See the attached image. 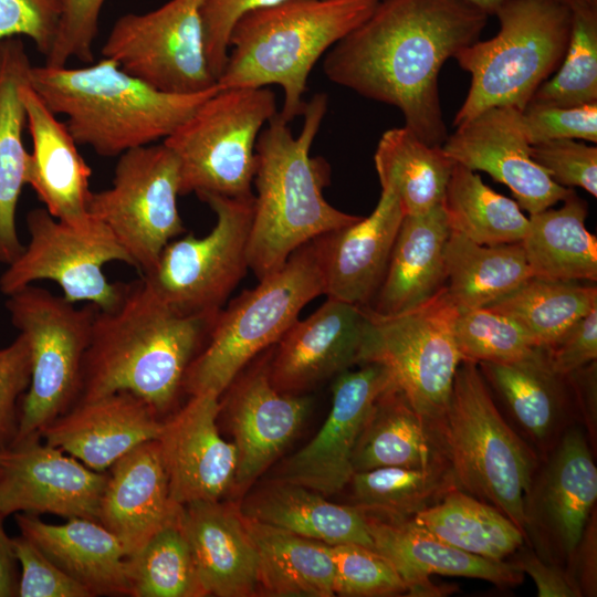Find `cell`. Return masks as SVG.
Here are the masks:
<instances>
[{
	"label": "cell",
	"instance_id": "29",
	"mask_svg": "<svg viewBox=\"0 0 597 597\" xmlns=\"http://www.w3.org/2000/svg\"><path fill=\"white\" fill-rule=\"evenodd\" d=\"M14 517L21 534L92 596H129L128 557L118 538L98 521L71 517L50 524L31 513Z\"/></svg>",
	"mask_w": 597,
	"mask_h": 597
},
{
	"label": "cell",
	"instance_id": "30",
	"mask_svg": "<svg viewBox=\"0 0 597 597\" xmlns=\"http://www.w3.org/2000/svg\"><path fill=\"white\" fill-rule=\"evenodd\" d=\"M450 228L442 205L405 214L384 280L368 308L391 316L419 307L446 286L444 245Z\"/></svg>",
	"mask_w": 597,
	"mask_h": 597
},
{
	"label": "cell",
	"instance_id": "43",
	"mask_svg": "<svg viewBox=\"0 0 597 597\" xmlns=\"http://www.w3.org/2000/svg\"><path fill=\"white\" fill-rule=\"evenodd\" d=\"M128 577L133 597L205 596L179 514L128 557Z\"/></svg>",
	"mask_w": 597,
	"mask_h": 597
},
{
	"label": "cell",
	"instance_id": "33",
	"mask_svg": "<svg viewBox=\"0 0 597 597\" xmlns=\"http://www.w3.org/2000/svg\"><path fill=\"white\" fill-rule=\"evenodd\" d=\"M354 472L383 467L427 469L448 465L431 422L394 385L376 401L355 444Z\"/></svg>",
	"mask_w": 597,
	"mask_h": 597
},
{
	"label": "cell",
	"instance_id": "1",
	"mask_svg": "<svg viewBox=\"0 0 597 597\" xmlns=\"http://www.w3.org/2000/svg\"><path fill=\"white\" fill-rule=\"evenodd\" d=\"M489 15L465 0H381L325 54L333 83L397 107L425 143L448 137L438 76L443 63L479 40Z\"/></svg>",
	"mask_w": 597,
	"mask_h": 597
},
{
	"label": "cell",
	"instance_id": "42",
	"mask_svg": "<svg viewBox=\"0 0 597 597\" xmlns=\"http://www.w3.org/2000/svg\"><path fill=\"white\" fill-rule=\"evenodd\" d=\"M348 484L355 506L366 515L383 520L411 519L455 488L448 465L357 471Z\"/></svg>",
	"mask_w": 597,
	"mask_h": 597
},
{
	"label": "cell",
	"instance_id": "34",
	"mask_svg": "<svg viewBox=\"0 0 597 597\" xmlns=\"http://www.w3.org/2000/svg\"><path fill=\"white\" fill-rule=\"evenodd\" d=\"M519 426L538 446L551 442L565 415L566 377L556 374L544 347L506 363H478Z\"/></svg>",
	"mask_w": 597,
	"mask_h": 597
},
{
	"label": "cell",
	"instance_id": "2",
	"mask_svg": "<svg viewBox=\"0 0 597 597\" xmlns=\"http://www.w3.org/2000/svg\"><path fill=\"white\" fill-rule=\"evenodd\" d=\"M216 316L178 313L144 276L126 283L116 306L98 308L94 317L76 401L127 391L161 418L184 391L186 371Z\"/></svg>",
	"mask_w": 597,
	"mask_h": 597
},
{
	"label": "cell",
	"instance_id": "21",
	"mask_svg": "<svg viewBox=\"0 0 597 597\" xmlns=\"http://www.w3.org/2000/svg\"><path fill=\"white\" fill-rule=\"evenodd\" d=\"M222 407L234 437L238 462L233 489L245 491L294 438L312 401L273 387L268 362L238 383L233 380Z\"/></svg>",
	"mask_w": 597,
	"mask_h": 597
},
{
	"label": "cell",
	"instance_id": "11",
	"mask_svg": "<svg viewBox=\"0 0 597 597\" xmlns=\"http://www.w3.org/2000/svg\"><path fill=\"white\" fill-rule=\"evenodd\" d=\"M198 198L216 214L205 237L188 234L170 241L144 279L171 308L189 316H216L247 274L254 195L231 198L203 193Z\"/></svg>",
	"mask_w": 597,
	"mask_h": 597
},
{
	"label": "cell",
	"instance_id": "35",
	"mask_svg": "<svg viewBox=\"0 0 597 597\" xmlns=\"http://www.w3.org/2000/svg\"><path fill=\"white\" fill-rule=\"evenodd\" d=\"M258 554L259 586L274 597L334 596L332 545L244 517Z\"/></svg>",
	"mask_w": 597,
	"mask_h": 597
},
{
	"label": "cell",
	"instance_id": "37",
	"mask_svg": "<svg viewBox=\"0 0 597 597\" xmlns=\"http://www.w3.org/2000/svg\"><path fill=\"white\" fill-rule=\"evenodd\" d=\"M374 163L381 190L392 192L408 216L442 203L454 166L442 146L425 143L407 126L381 135Z\"/></svg>",
	"mask_w": 597,
	"mask_h": 597
},
{
	"label": "cell",
	"instance_id": "59",
	"mask_svg": "<svg viewBox=\"0 0 597 597\" xmlns=\"http://www.w3.org/2000/svg\"><path fill=\"white\" fill-rule=\"evenodd\" d=\"M573 13H597V0H556Z\"/></svg>",
	"mask_w": 597,
	"mask_h": 597
},
{
	"label": "cell",
	"instance_id": "49",
	"mask_svg": "<svg viewBox=\"0 0 597 597\" xmlns=\"http://www.w3.org/2000/svg\"><path fill=\"white\" fill-rule=\"evenodd\" d=\"M531 157L565 188L579 187L597 197V147L575 139H554L531 145Z\"/></svg>",
	"mask_w": 597,
	"mask_h": 597
},
{
	"label": "cell",
	"instance_id": "20",
	"mask_svg": "<svg viewBox=\"0 0 597 597\" xmlns=\"http://www.w3.org/2000/svg\"><path fill=\"white\" fill-rule=\"evenodd\" d=\"M369 325L368 307L327 297L276 342L268 362L273 387L296 395L360 364Z\"/></svg>",
	"mask_w": 597,
	"mask_h": 597
},
{
	"label": "cell",
	"instance_id": "17",
	"mask_svg": "<svg viewBox=\"0 0 597 597\" xmlns=\"http://www.w3.org/2000/svg\"><path fill=\"white\" fill-rule=\"evenodd\" d=\"M394 385L389 370L377 363L337 375L331 410L322 428L283 462L274 479L325 496L344 489L354 473L352 455L360 431L378 398Z\"/></svg>",
	"mask_w": 597,
	"mask_h": 597
},
{
	"label": "cell",
	"instance_id": "57",
	"mask_svg": "<svg viewBox=\"0 0 597 597\" xmlns=\"http://www.w3.org/2000/svg\"><path fill=\"white\" fill-rule=\"evenodd\" d=\"M596 360H594L565 376L577 396L590 431L596 425Z\"/></svg>",
	"mask_w": 597,
	"mask_h": 597
},
{
	"label": "cell",
	"instance_id": "41",
	"mask_svg": "<svg viewBox=\"0 0 597 597\" xmlns=\"http://www.w3.org/2000/svg\"><path fill=\"white\" fill-rule=\"evenodd\" d=\"M441 205L450 231L478 244L521 242L528 228L515 200L495 192L460 164L454 163Z\"/></svg>",
	"mask_w": 597,
	"mask_h": 597
},
{
	"label": "cell",
	"instance_id": "28",
	"mask_svg": "<svg viewBox=\"0 0 597 597\" xmlns=\"http://www.w3.org/2000/svg\"><path fill=\"white\" fill-rule=\"evenodd\" d=\"M179 521L205 596L255 594L258 554L239 507L221 501L192 502L180 507Z\"/></svg>",
	"mask_w": 597,
	"mask_h": 597
},
{
	"label": "cell",
	"instance_id": "8",
	"mask_svg": "<svg viewBox=\"0 0 597 597\" xmlns=\"http://www.w3.org/2000/svg\"><path fill=\"white\" fill-rule=\"evenodd\" d=\"M324 294L313 240L275 273L242 292L217 314L208 338L188 367L182 390L221 396L245 365L276 344L303 307Z\"/></svg>",
	"mask_w": 597,
	"mask_h": 597
},
{
	"label": "cell",
	"instance_id": "24",
	"mask_svg": "<svg viewBox=\"0 0 597 597\" xmlns=\"http://www.w3.org/2000/svg\"><path fill=\"white\" fill-rule=\"evenodd\" d=\"M161 418L127 391L76 401L51 422L41 439L104 472L137 446L159 437Z\"/></svg>",
	"mask_w": 597,
	"mask_h": 597
},
{
	"label": "cell",
	"instance_id": "39",
	"mask_svg": "<svg viewBox=\"0 0 597 597\" xmlns=\"http://www.w3.org/2000/svg\"><path fill=\"white\" fill-rule=\"evenodd\" d=\"M412 520L442 542L494 561L515 554L525 537L499 509L458 488L447 491Z\"/></svg>",
	"mask_w": 597,
	"mask_h": 597
},
{
	"label": "cell",
	"instance_id": "27",
	"mask_svg": "<svg viewBox=\"0 0 597 597\" xmlns=\"http://www.w3.org/2000/svg\"><path fill=\"white\" fill-rule=\"evenodd\" d=\"M374 549L385 556L407 585L409 596H440L431 575L476 578L498 586L523 580L513 563L484 558L437 538L411 519L383 520L367 515Z\"/></svg>",
	"mask_w": 597,
	"mask_h": 597
},
{
	"label": "cell",
	"instance_id": "12",
	"mask_svg": "<svg viewBox=\"0 0 597 597\" xmlns=\"http://www.w3.org/2000/svg\"><path fill=\"white\" fill-rule=\"evenodd\" d=\"M457 311L444 287L426 304L400 314L380 316L369 310L360 365H384L411 407L429 422L444 412L463 360L452 329Z\"/></svg>",
	"mask_w": 597,
	"mask_h": 597
},
{
	"label": "cell",
	"instance_id": "18",
	"mask_svg": "<svg viewBox=\"0 0 597 597\" xmlns=\"http://www.w3.org/2000/svg\"><path fill=\"white\" fill-rule=\"evenodd\" d=\"M455 163L485 171L507 186L521 209L537 213L563 201L572 188L556 184L531 157L521 111L491 107L457 127L442 144Z\"/></svg>",
	"mask_w": 597,
	"mask_h": 597
},
{
	"label": "cell",
	"instance_id": "47",
	"mask_svg": "<svg viewBox=\"0 0 597 597\" xmlns=\"http://www.w3.org/2000/svg\"><path fill=\"white\" fill-rule=\"evenodd\" d=\"M521 121L530 145L554 139L597 142V102L576 106L530 102Z\"/></svg>",
	"mask_w": 597,
	"mask_h": 597
},
{
	"label": "cell",
	"instance_id": "7",
	"mask_svg": "<svg viewBox=\"0 0 597 597\" xmlns=\"http://www.w3.org/2000/svg\"><path fill=\"white\" fill-rule=\"evenodd\" d=\"M494 15L500 22L496 35L476 40L453 56L471 74L455 127L491 107L522 112L566 53L573 12L561 2L510 0Z\"/></svg>",
	"mask_w": 597,
	"mask_h": 597
},
{
	"label": "cell",
	"instance_id": "14",
	"mask_svg": "<svg viewBox=\"0 0 597 597\" xmlns=\"http://www.w3.org/2000/svg\"><path fill=\"white\" fill-rule=\"evenodd\" d=\"M27 227L29 243L0 276L3 294L50 280L71 303L87 302L103 311L116 306L126 283L109 282L103 266L111 261L134 264L103 223L94 219L88 228H76L52 217L45 208H35L27 214Z\"/></svg>",
	"mask_w": 597,
	"mask_h": 597
},
{
	"label": "cell",
	"instance_id": "44",
	"mask_svg": "<svg viewBox=\"0 0 597 597\" xmlns=\"http://www.w3.org/2000/svg\"><path fill=\"white\" fill-rule=\"evenodd\" d=\"M531 102L555 106L597 102V13H573L564 59Z\"/></svg>",
	"mask_w": 597,
	"mask_h": 597
},
{
	"label": "cell",
	"instance_id": "40",
	"mask_svg": "<svg viewBox=\"0 0 597 597\" xmlns=\"http://www.w3.org/2000/svg\"><path fill=\"white\" fill-rule=\"evenodd\" d=\"M485 307L512 318L537 346L546 348L597 307V287L582 281L532 275Z\"/></svg>",
	"mask_w": 597,
	"mask_h": 597
},
{
	"label": "cell",
	"instance_id": "26",
	"mask_svg": "<svg viewBox=\"0 0 597 597\" xmlns=\"http://www.w3.org/2000/svg\"><path fill=\"white\" fill-rule=\"evenodd\" d=\"M108 470L97 521L118 538L130 557L176 520L181 506L170 498L157 439L137 446Z\"/></svg>",
	"mask_w": 597,
	"mask_h": 597
},
{
	"label": "cell",
	"instance_id": "9",
	"mask_svg": "<svg viewBox=\"0 0 597 597\" xmlns=\"http://www.w3.org/2000/svg\"><path fill=\"white\" fill-rule=\"evenodd\" d=\"M276 113L269 87L220 86L163 140L179 161L180 195L253 196L256 139Z\"/></svg>",
	"mask_w": 597,
	"mask_h": 597
},
{
	"label": "cell",
	"instance_id": "52",
	"mask_svg": "<svg viewBox=\"0 0 597 597\" xmlns=\"http://www.w3.org/2000/svg\"><path fill=\"white\" fill-rule=\"evenodd\" d=\"M62 0H0V41L24 35L46 56L54 43Z\"/></svg>",
	"mask_w": 597,
	"mask_h": 597
},
{
	"label": "cell",
	"instance_id": "36",
	"mask_svg": "<svg viewBox=\"0 0 597 597\" xmlns=\"http://www.w3.org/2000/svg\"><path fill=\"white\" fill-rule=\"evenodd\" d=\"M558 209L530 214L521 241L535 276L597 281V239L588 232L587 203L572 190Z\"/></svg>",
	"mask_w": 597,
	"mask_h": 597
},
{
	"label": "cell",
	"instance_id": "58",
	"mask_svg": "<svg viewBox=\"0 0 597 597\" xmlns=\"http://www.w3.org/2000/svg\"><path fill=\"white\" fill-rule=\"evenodd\" d=\"M3 520L4 516L0 514V597H17L18 561L12 547V537L6 533Z\"/></svg>",
	"mask_w": 597,
	"mask_h": 597
},
{
	"label": "cell",
	"instance_id": "6",
	"mask_svg": "<svg viewBox=\"0 0 597 597\" xmlns=\"http://www.w3.org/2000/svg\"><path fill=\"white\" fill-rule=\"evenodd\" d=\"M431 426L455 488L499 509L526 535L536 460L502 417L476 363L461 362L447 408Z\"/></svg>",
	"mask_w": 597,
	"mask_h": 597
},
{
	"label": "cell",
	"instance_id": "45",
	"mask_svg": "<svg viewBox=\"0 0 597 597\" xmlns=\"http://www.w3.org/2000/svg\"><path fill=\"white\" fill-rule=\"evenodd\" d=\"M452 329L463 360L476 364L513 362L537 347L516 322L489 307L458 308Z\"/></svg>",
	"mask_w": 597,
	"mask_h": 597
},
{
	"label": "cell",
	"instance_id": "55",
	"mask_svg": "<svg viewBox=\"0 0 597 597\" xmlns=\"http://www.w3.org/2000/svg\"><path fill=\"white\" fill-rule=\"evenodd\" d=\"M513 562L524 574H528L540 597H578L582 590L572 576L559 566L549 564L530 549L520 548Z\"/></svg>",
	"mask_w": 597,
	"mask_h": 597
},
{
	"label": "cell",
	"instance_id": "56",
	"mask_svg": "<svg viewBox=\"0 0 597 597\" xmlns=\"http://www.w3.org/2000/svg\"><path fill=\"white\" fill-rule=\"evenodd\" d=\"M596 523L588 521L583 537L573 555L577 557L575 579L583 595H596ZM572 557V558H573Z\"/></svg>",
	"mask_w": 597,
	"mask_h": 597
},
{
	"label": "cell",
	"instance_id": "48",
	"mask_svg": "<svg viewBox=\"0 0 597 597\" xmlns=\"http://www.w3.org/2000/svg\"><path fill=\"white\" fill-rule=\"evenodd\" d=\"M107 0H62L59 29L46 65L64 66L71 59L93 63V46L102 9Z\"/></svg>",
	"mask_w": 597,
	"mask_h": 597
},
{
	"label": "cell",
	"instance_id": "38",
	"mask_svg": "<svg viewBox=\"0 0 597 597\" xmlns=\"http://www.w3.org/2000/svg\"><path fill=\"white\" fill-rule=\"evenodd\" d=\"M444 265L446 293L459 310L485 307L533 275L521 242L483 245L452 231Z\"/></svg>",
	"mask_w": 597,
	"mask_h": 597
},
{
	"label": "cell",
	"instance_id": "50",
	"mask_svg": "<svg viewBox=\"0 0 597 597\" xmlns=\"http://www.w3.org/2000/svg\"><path fill=\"white\" fill-rule=\"evenodd\" d=\"M12 547L21 567L17 597H92L86 587L22 534L12 537Z\"/></svg>",
	"mask_w": 597,
	"mask_h": 597
},
{
	"label": "cell",
	"instance_id": "19",
	"mask_svg": "<svg viewBox=\"0 0 597 597\" xmlns=\"http://www.w3.org/2000/svg\"><path fill=\"white\" fill-rule=\"evenodd\" d=\"M219 398L211 392L191 395L163 420L157 440L176 505L221 501L233 489L238 453L219 432Z\"/></svg>",
	"mask_w": 597,
	"mask_h": 597
},
{
	"label": "cell",
	"instance_id": "32",
	"mask_svg": "<svg viewBox=\"0 0 597 597\" xmlns=\"http://www.w3.org/2000/svg\"><path fill=\"white\" fill-rule=\"evenodd\" d=\"M31 63L19 36L0 41V263L11 264L23 251L15 224L29 153L23 144L27 114L22 90Z\"/></svg>",
	"mask_w": 597,
	"mask_h": 597
},
{
	"label": "cell",
	"instance_id": "10",
	"mask_svg": "<svg viewBox=\"0 0 597 597\" xmlns=\"http://www.w3.org/2000/svg\"><path fill=\"white\" fill-rule=\"evenodd\" d=\"M6 302L12 325L28 338L31 378L11 444L40 439L43 430L77 400L92 325L98 307L77 308L63 296L28 285Z\"/></svg>",
	"mask_w": 597,
	"mask_h": 597
},
{
	"label": "cell",
	"instance_id": "23",
	"mask_svg": "<svg viewBox=\"0 0 597 597\" xmlns=\"http://www.w3.org/2000/svg\"><path fill=\"white\" fill-rule=\"evenodd\" d=\"M404 216L398 198L381 190L368 217L313 239L328 298L370 305L384 280Z\"/></svg>",
	"mask_w": 597,
	"mask_h": 597
},
{
	"label": "cell",
	"instance_id": "13",
	"mask_svg": "<svg viewBox=\"0 0 597 597\" xmlns=\"http://www.w3.org/2000/svg\"><path fill=\"white\" fill-rule=\"evenodd\" d=\"M112 186L91 192L87 210L103 223L144 274L164 248L185 232L178 211L180 168L163 142L118 156Z\"/></svg>",
	"mask_w": 597,
	"mask_h": 597
},
{
	"label": "cell",
	"instance_id": "54",
	"mask_svg": "<svg viewBox=\"0 0 597 597\" xmlns=\"http://www.w3.org/2000/svg\"><path fill=\"white\" fill-rule=\"evenodd\" d=\"M545 350L552 369L561 376H566L596 360L597 307L574 323Z\"/></svg>",
	"mask_w": 597,
	"mask_h": 597
},
{
	"label": "cell",
	"instance_id": "53",
	"mask_svg": "<svg viewBox=\"0 0 597 597\" xmlns=\"http://www.w3.org/2000/svg\"><path fill=\"white\" fill-rule=\"evenodd\" d=\"M285 0H206L202 7L205 48L208 64L218 81L229 52L233 25L244 13L269 8Z\"/></svg>",
	"mask_w": 597,
	"mask_h": 597
},
{
	"label": "cell",
	"instance_id": "16",
	"mask_svg": "<svg viewBox=\"0 0 597 597\" xmlns=\"http://www.w3.org/2000/svg\"><path fill=\"white\" fill-rule=\"evenodd\" d=\"M108 471L31 439L0 449V514H54L97 521Z\"/></svg>",
	"mask_w": 597,
	"mask_h": 597
},
{
	"label": "cell",
	"instance_id": "60",
	"mask_svg": "<svg viewBox=\"0 0 597 597\" xmlns=\"http://www.w3.org/2000/svg\"><path fill=\"white\" fill-rule=\"evenodd\" d=\"M484 11L489 17L494 15L496 11L510 0H465Z\"/></svg>",
	"mask_w": 597,
	"mask_h": 597
},
{
	"label": "cell",
	"instance_id": "31",
	"mask_svg": "<svg viewBox=\"0 0 597 597\" xmlns=\"http://www.w3.org/2000/svg\"><path fill=\"white\" fill-rule=\"evenodd\" d=\"M243 517L328 545L374 548L367 515L355 505H339L323 494L274 479L249 494L239 507Z\"/></svg>",
	"mask_w": 597,
	"mask_h": 597
},
{
	"label": "cell",
	"instance_id": "22",
	"mask_svg": "<svg viewBox=\"0 0 597 597\" xmlns=\"http://www.w3.org/2000/svg\"><path fill=\"white\" fill-rule=\"evenodd\" d=\"M597 500V468L579 428L561 438L547 464L533 479L526 530L536 528L549 546L572 559Z\"/></svg>",
	"mask_w": 597,
	"mask_h": 597
},
{
	"label": "cell",
	"instance_id": "4",
	"mask_svg": "<svg viewBox=\"0 0 597 597\" xmlns=\"http://www.w3.org/2000/svg\"><path fill=\"white\" fill-rule=\"evenodd\" d=\"M29 81L55 115L66 117L77 145L103 157L165 140L220 88L217 83L192 94L163 92L105 56L75 69L32 65Z\"/></svg>",
	"mask_w": 597,
	"mask_h": 597
},
{
	"label": "cell",
	"instance_id": "5",
	"mask_svg": "<svg viewBox=\"0 0 597 597\" xmlns=\"http://www.w3.org/2000/svg\"><path fill=\"white\" fill-rule=\"evenodd\" d=\"M381 0H285L244 13L232 28L217 83L231 87H282L280 116L302 115L315 63L362 24Z\"/></svg>",
	"mask_w": 597,
	"mask_h": 597
},
{
	"label": "cell",
	"instance_id": "15",
	"mask_svg": "<svg viewBox=\"0 0 597 597\" xmlns=\"http://www.w3.org/2000/svg\"><path fill=\"white\" fill-rule=\"evenodd\" d=\"M206 0H168L144 13H126L112 27L102 56L167 93L192 94L217 84L205 48Z\"/></svg>",
	"mask_w": 597,
	"mask_h": 597
},
{
	"label": "cell",
	"instance_id": "46",
	"mask_svg": "<svg viewBox=\"0 0 597 597\" xmlns=\"http://www.w3.org/2000/svg\"><path fill=\"white\" fill-rule=\"evenodd\" d=\"M332 553L335 595L375 597L408 593L392 564L374 548L348 543L332 545Z\"/></svg>",
	"mask_w": 597,
	"mask_h": 597
},
{
	"label": "cell",
	"instance_id": "25",
	"mask_svg": "<svg viewBox=\"0 0 597 597\" xmlns=\"http://www.w3.org/2000/svg\"><path fill=\"white\" fill-rule=\"evenodd\" d=\"M32 151L27 159L25 181L48 212L76 228H88L94 219L87 203L92 170L78 151L65 123L30 85L22 90Z\"/></svg>",
	"mask_w": 597,
	"mask_h": 597
},
{
	"label": "cell",
	"instance_id": "51",
	"mask_svg": "<svg viewBox=\"0 0 597 597\" xmlns=\"http://www.w3.org/2000/svg\"><path fill=\"white\" fill-rule=\"evenodd\" d=\"M31 378L28 338L20 333L0 349V449L9 447L18 430L20 402Z\"/></svg>",
	"mask_w": 597,
	"mask_h": 597
},
{
	"label": "cell",
	"instance_id": "3",
	"mask_svg": "<svg viewBox=\"0 0 597 597\" xmlns=\"http://www.w3.org/2000/svg\"><path fill=\"white\" fill-rule=\"evenodd\" d=\"M327 105L325 93L305 103L297 136L279 112L258 136L248 263L259 281L280 270L302 245L362 218L325 200L323 189L329 181V167L323 158L311 157Z\"/></svg>",
	"mask_w": 597,
	"mask_h": 597
}]
</instances>
